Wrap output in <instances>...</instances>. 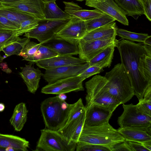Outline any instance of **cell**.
<instances>
[{
  "instance_id": "1",
  "label": "cell",
  "mask_w": 151,
  "mask_h": 151,
  "mask_svg": "<svg viewBox=\"0 0 151 151\" xmlns=\"http://www.w3.org/2000/svg\"><path fill=\"white\" fill-rule=\"evenodd\" d=\"M116 47L119 53L121 63L130 80L134 95L139 101L142 99L145 92L151 87V82L140 72L139 60L143 55L151 54V46L145 45L143 42L136 43L123 39L118 41Z\"/></svg>"
},
{
  "instance_id": "2",
  "label": "cell",
  "mask_w": 151,
  "mask_h": 151,
  "mask_svg": "<svg viewBox=\"0 0 151 151\" xmlns=\"http://www.w3.org/2000/svg\"><path fill=\"white\" fill-rule=\"evenodd\" d=\"M104 79L108 92L121 104L129 101L134 95L130 80L121 63L106 73Z\"/></svg>"
},
{
  "instance_id": "3",
  "label": "cell",
  "mask_w": 151,
  "mask_h": 151,
  "mask_svg": "<svg viewBox=\"0 0 151 151\" xmlns=\"http://www.w3.org/2000/svg\"><path fill=\"white\" fill-rule=\"evenodd\" d=\"M73 104L60 99L58 96L42 101L40 109L46 128L58 131L66 123Z\"/></svg>"
},
{
  "instance_id": "4",
  "label": "cell",
  "mask_w": 151,
  "mask_h": 151,
  "mask_svg": "<svg viewBox=\"0 0 151 151\" xmlns=\"http://www.w3.org/2000/svg\"><path fill=\"white\" fill-rule=\"evenodd\" d=\"M123 137L109 122L95 127L84 126L77 142L109 147L124 141Z\"/></svg>"
},
{
  "instance_id": "5",
  "label": "cell",
  "mask_w": 151,
  "mask_h": 151,
  "mask_svg": "<svg viewBox=\"0 0 151 151\" xmlns=\"http://www.w3.org/2000/svg\"><path fill=\"white\" fill-rule=\"evenodd\" d=\"M87 106L94 105L109 109L112 111L120 103L109 93L105 86L104 76L97 75L85 83Z\"/></svg>"
},
{
  "instance_id": "6",
  "label": "cell",
  "mask_w": 151,
  "mask_h": 151,
  "mask_svg": "<svg viewBox=\"0 0 151 151\" xmlns=\"http://www.w3.org/2000/svg\"><path fill=\"white\" fill-rule=\"evenodd\" d=\"M77 143L69 140L58 131L45 128L41 130L36 151H74Z\"/></svg>"
},
{
  "instance_id": "7",
  "label": "cell",
  "mask_w": 151,
  "mask_h": 151,
  "mask_svg": "<svg viewBox=\"0 0 151 151\" xmlns=\"http://www.w3.org/2000/svg\"><path fill=\"white\" fill-rule=\"evenodd\" d=\"M70 19L48 20L40 19L37 26L24 33V36L37 39L42 43L55 36L56 34L67 24Z\"/></svg>"
},
{
  "instance_id": "8",
  "label": "cell",
  "mask_w": 151,
  "mask_h": 151,
  "mask_svg": "<svg viewBox=\"0 0 151 151\" xmlns=\"http://www.w3.org/2000/svg\"><path fill=\"white\" fill-rule=\"evenodd\" d=\"M124 111L118 118L121 127H148L151 126V116L142 112L136 105L123 104Z\"/></svg>"
},
{
  "instance_id": "9",
  "label": "cell",
  "mask_w": 151,
  "mask_h": 151,
  "mask_svg": "<svg viewBox=\"0 0 151 151\" xmlns=\"http://www.w3.org/2000/svg\"><path fill=\"white\" fill-rule=\"evenodd\" d=\"M83 80L78 76L60 80L43 87L41 93L45 94L58 95L73 91L84 90L82 83Z\"/></svg>"
},
{
  "instance_id": "10",
  "label": "cell",
  "mask_w": 151,
  "mask_h": 151,
  "mask_svg": "<svg viewBox=\"0 0 151 151\" xmlns=\"http://www.w3.org/2000/svg\"><path fill=\"white\" fill-rule=\"evenodd\" d=\"M89 67L88 63L79 65H68L45 69L43 75L48 84L57 81L79 75Z\"/></svg>"
},
{
  "instance_id": "11",
  "label": "cell",
  "mask_w": 151,
  "mask_h": 151,
  "mask_svg": "<svg viewBox=\"0 0 151 151\" xmlns=\"http://www.w3.org/2000/svg\"><path fill=\"white\" fill-rule=\"evenodd\" d=\"M85 5L98 9L114 19L124 25L128 26L129 22L126 13L114 0H86Z\"/></svg>"
},
{
  "instance_id": "12",
  "label": "cell",
  "mask_w": 151,
  "mask_h": 151,
  "mask_svg": "<svg viewBox=\"0 0 151 151\" xmlns=\"http://www.w3.org/2000/svg\"><path fill=\"white\" fill-rule=\"evenodd\" d=\"M118 41L116 39L89 41L80 39L78 41L79 58L88 61L106 47Z\"/></svg>"
},
{
  "instance_id": "13",
  "label": "cell",
  "mask_w": 151,
  "mask_h": 151,
  "mask_svg": "<svg viewBox=\"0 0 151 151\" xmlns=\"http://www.w3.org/2000/svg\"><path fill=\"white\" fill-rule=\"evenodd\" d=\"M44 2L42 0H18L9 3H0V6L11 8L26 12L37 19H45Z\"/></svg>"
},
{
  "instance_id": "14",
  "label": "cell",
  "mask_w": 151,
  "mask_h": 151,
  "mask_svg": "<svg viewBox=\"0 0 151 151\" xmlns=\"http://www.w3.org/2000/svg\"><path fill=\"white\" fill-rule=\"evenodd\" d=\"M77 40H70L55 36L42 43L59 55H78L79 49Z\"/></svg>"
},
{
  "instance_id": "15",
  "label": "cell",
  "mask_w": 151,
  "mask_h": 151,
  "mask_svg": "<svg viewBox=\"0 0 151 151\" xmlns=\"http://www.w3.org/2000/svg\"><path fill=\"white\" fill-rule=\"evenodd\" d=\"M85 107L84 126L95 127L109 122L113 112L102 107L90 105Z\"/></svg>"
},
{
  "instance_id": "16",
  "label": "cell",
  "mask_w": 151,
  "mask_h": 151,
  "mask_svg": "<svg viewBox=\"0 0 151 151\" xmlns=\"http://www.w3.org/2000/svg\"><path fill=\"white\" fill-rule=\"evenodd\" d=\"M87 32L85 21L71 17L55 36L68 39L79 40L82 39Z\"/></svg>"
},
{
  "instance_id": "17",
  "label": "cell",
  "mask_w": 151,
  "mask_h": 151,
  "mask_svg": "<svg viewBox=\"0 0 151 151\" xmlns=\"http://www.w3.org/2000/svg\"><path fill=\"white\" fill-rule=\"evenodd\" d=\"M86 62L79 58L71 55H58L49 58L39 61L36 63L40 68H47L68 65H79Z\"/></svg>"
},
{
  "instance_id": "18",
  "label": "cell",
  "mask_w": 151,
  "mask_h": 151,
  "mask_svg": "<svg viewBox=\"0 0 151 151\" xmlns=\"http://www.w3.org/2000/svg\"><path fill=\"white\" fill-rule=\"evenodd\" d=\"M127 141L142 143L151 141V126L148 127H119L117 130Z\"/></svg>"
},
{
  "instance_id": "19",
  "label": "cell",
  "mask_w": 151,
  "mask_h": 151,
  "mask_svg": "<svg viewBox=\"0 0 151 151\" xmlns=\"http://www.w3.org/2000/svg\"><path fill=\"white\" fill-rule=\"evenodd\" d=\"M65 5V11L71 17L78 18L87 21L102 15L104 13L95 9L92 10L83 9L81 7L73 1H63Z\"/></svg>"
},
{
  "instance_id": "20",
  "label": "cell",
  "mask_w": 151,
  "mask_h": 151,
  "mask_svg": "<svg viewBox=\"0 0 151 151\" xmlns=\"http://www.w3.org/2000/svg\"><path fill=\"white\" fill-rule=\"evenodd\" d=\"M19 74L26 84L28 91L35 94L39 87V82L43 73L38 68H35L31 65H26L20 68Z\"/></svg>"
},
{
  "instance_id": "21",
  "label": "cell",
  "mask_w": 151,
  "mask_h": 151,
  "mask_svg": "<svg viewBox=\"0 0 151 151\" xmlns=\"http://www.w3.org/2000/svg\"><path fill=\"white\" fill-rule=\"evenodd\" d=\"M117 27L113 22L88 32L82 39L85 41L116 39Z\"/></svg>"
},
{
  "instance_id": "22",
  "label": "cell",
  "mask_w": 151,
  "mask_h": 151,
  "mask_svg": "<svg viewBox=\"0 0 151 151\" xmlns=\"http://www.w3.org/2000/svg\"><path fill=\"white\" fill-rule=\"evenodd\" d=\"M118 42L108 46L90 61L87 62L89 67L96 66L102 69L110 67L114 56V48Z\"/></svg>"
},
{
  "instance_id": "23",
  "label": "cell",
  "mask_w": 151,
  "mask_h": 151,
  "mask_svg": "<svg viewBox=\"0 0 151 151\" xmlns=\"http://www.w3.org/2000/svg\"><path fill=\"white\" fill-rule=\"evenodd\" d=\"M0 147H12L16 151H28L29 142L24 138L10 134L0 133Z\"/></svg>"
},
{
  "instance_id": "24",
  "label": "cell",
  "mask_w": 151,
  "mask_h": 151,
  "mask_svg": "<svg viewBox=\"0 0 151 151\" xmlns=\"http://www.w3.org/2000/svg\"><path fill=\"white\" fill-rule=\"evenodd\" d=\"M28 112L24 103L22 102L16 106L9 121L16 131H20L23 128L27 120Z\"/></svg>"
},
{
  "instance_id": "25",
  "label": "cell",
  "mask_w": 151,
  "mask_h": 151,
  "mask_svg": "<svg viewBox=\"0 0 151 151\" xmlns=\"http://www.w3.org/2000/svg\"><path fill=\"white\" fill-rule=\"evenodd\" d=\"M0 14L16 24L19 27L21 23L27 20L37 19L23 12L11 8L0 6Z\"/></svg>"
},
{
  "instance_id": "26",
  "label": "cell",
  "mask_w": 151,
  "mask_h": 151,
  "mask_svg": "<svg viewBox=\"0 0 151 151\" xmlns=\"http://www.w3.org/2000/svg\"><path fill=\"white\" fill-rule=\"evenodd\" d=\"M117 4L127 13L128 16L135 18L144 14V10L139 0H114Z\"/></svg>"
},
{
  "instance_id": "27",
  "label": "cell",
  "mask_w": 151,
  "mask_h": 151,
  "mask_svg": "<svg viewBox=\"0 0 151 151\" xmlns=\"http://www.w3.org/2000/svg\"><path fill=\"white\" fill-rule=\"evenodd\" d=\"M44 13L45 19L48 20L66 19L71 18L69 15L58 7L55 1L44 3Z\"/></svg>"
},
{
  "instance_id": "28",
  "label": "cell",
  "mask_w": 151,
  "mask_h": 151,
  "mask_svg": "<svg viewBox=\"0 0 151 151\" xmlns=\"http://www.w3.org/2000/svg\"><path fill=\"white\" fill-rule=\"evenodd\" d=\"M85 110V106L83 104L82 99L80 98L77 101L73 104L66 123L58 131L63 135Z\"/></svg>"
},
{
  "instance_id": "29",
  "label": "cell",
  "mask_w": 151,
  "mask_h": 151,
  "mask_svg": "<svg viewBox=\"0 0 151 151\" xmlns=\"http://www.w3.org/2000/svg\"><path fill=\"white\" fill-rule=\"evenodd\" d=\"M85 117V110L78 117L64 135L69 140L77 143L83 129Z\"/></svg>"
},
{
  "instance_id": "30",
  "label": "cell",
  "mask_w": 151,
  "mask_h": 151,
  "mask_svg": "<svg viewBox=\"0 0 151 151\" xmlns=\"http://www.w3.org/2000/svg\"><path fill=\"white\" fill-rule=\"evenodd\" d=\"M30 39L26 37L18 39L10 43L1 50L6 57L15 55H19L25 44Z\"/></svg>"
},
{
  "instance_id": "31",
  "label": "cell",
  "mask_w": 151,
  "mask_h": 151,
  "mask_svg": "<svg viewBox=\"0 0 151 151\" xmlns=\"http://www.w3.org/2000/svg\"><path fill=\"white\" fill-rule=\"evenodd\" d=\"M59 55L50 49L41 44L33 56L28 59L31 64L37 62Z\"/></svg>"
},
{
  "instance_id": "32",
  "label": "cell",
  "mask_w": 151,
  "mask_h": 151,
  "mask_svg": "<svg viewBox=\"0 0 151 151\" xmlns=\"http://www.w3.org/2000/svg\"><path fill=\"white\" fill-rule=\"evenodd\" d=\"M115 20L112 17L104 13L100 17L85 21L87 32L114 22Z\"/></svg>"
},
{
  "instance_id": "33",
  "label": "cell",
  "mask_w": 151,
  "mask_h": 151,
  "mask_svg": "<svg viewBox=\"0 0 151 151\" xmlns=\"http://www.w3.org/2000/svg\"><path fill=\"white\" fill-rule=\"evenodd\" d=\"M139 69L142 75L151 82V54L146 53L140 58Z\"/></svg>"
},
{
  "instance_id": "34",
  "label": "cell",
  "mask_w": 151,
  "mask_h": 151,
  "mask_svg": "<svg viewBox=\"0 0 151 151\" xmlns=\"http://www.w3.org/2000/svg\"><path fill=\"white\" fill-rule=\"evenodd\" d=\"M16 30L0 29V52L3 48L20 38L17 35Z\"/></svg>"
},
{
  "instance_id": "35",
  "label": "cell",
  "mask_w": 151,
  "mask_h": 151,
  "mask_svg": "<svg viewBox=\"0 0 151 151\" xmlns=\"http://www.w3.org/2000/svg\"><path fill=\"white\" fill-rule=\"evenodd\" d=\"M116 35H118L122 39L142 42H143L149 36L147 34L136 33L118 28L116 30Z\"/></svg>"
},
{
  "instance_id": "36",
  "label": "cell",
  "mask_w": 151,
  "mask_h": 151,
  "mask_svg": "<svg viewBox=\"0 0 151 151\" xmlns=\"http://www.w3.org/2000/svg\"><path fill=\"white\" fill-rule=\"evenodd\" d=\"M40 45V43L31 41L29 40L24 45L19 56L22 57L23 60L27 61L33 56Z\"/></svg>"
},
{
  "instance_id": "37",
  "label": "cell",
  "mask_w": 151,
  "mask_h": 151,
  "mask_svg": "<svg viewBox=\"0 0 151 151\" xmlns=\"http://www.w3.org/2000/svg\"><path fill=\"white\" fill-rule=\"evenodd\" d=\"M40 19L27 20L23 21L20 27L16 31L17 36H19L36 27L38 24Z\"/></svg>"
},
{
  "instance_id": "38",
  "label": "cell",
  "mask_w": 151,
  "mask_h": 151,
  "mask_svg": "<svg viewBox=\"0 0 151 151\" xmlns=\"http://www.w3.org/2000/svg\"><path fill=\"white\" fill-rule=\"evenodd\" d=\"M76 151H110L106 146L93 144L77 142Z\"/></svg>"
},
{
  "instance_id": "39",
  "label": "cell",
  "mask_w": 151,
  "mask_h": 151,
  "mask_svg": "<svg viewBox=\"0 0 151 151\" xmlns=\"http://www.w3.org/2000/svg\"><path fill=\"white\" fill-rule=\"evenodd\" d=\"M102 70V68L97 66H90L78 76L84 81L93 75L100 73Z\"/></svg>"
},
{
  "instance_id": "40",
  "label": "cell",
  "mask_w": 151,
  "mask_h": 151,
  "mask_svg": "<svg viewBox=\"0 0 151 151\" xmlns=\"http://www.w3.org/2000/svg\"><path fill=\"white\" fill-rule=\"evenodd\" d=\"M19 27L5 17L0 14V29L17 30Z\"/></svg>"
},
{
  "instance_id": "41",
  "label": "cell",
  "mask_w": 151,
  "mask_h": 151,
  "mask_svg": "<svg viewBox=\"0 0 151 151\" xmlns=\"http://www.w3.org/2000/svg\"><path fill=\"white\" fill-rule=\"evenodd\" d=\"M139 101V103L136 105L139 110L142 113L151 116V101L143 99Z\"/></svg>"
},
{
  "instance_id": "42",
  "label": "cell",
  "mask_w": 151,
  "mask_h": 151,
  "mask_svg": "<svg viewBox=\"0 0 151 151\" xmlns=\"http://www.w3.org/2000/svg\"><path fill=\"white\" fill-rule=\"evenodd\" d=\"M110 151H132L127 141L117 143L109 147Z\"/></svg>"
},
{
  "instance_id": "43",
  "label": "cell",
  "mask_w": 151,
  "mask_h": 151,
  "mask_svg": "<svg viewBox=\"0 0 151 151\" xmlns=\"http://www.w3.org/2000/svg\"><path fill=\"white\" fill-rule=\"evenodd\" d=\"M144 10V14L147 19L151 21V0H139Z\"/></svg>"
},
{
  "instance_id": "44",
  "label": "cell",
  "mask_w": 151,
  "mask_h": 151,
  "mask_svg": "<svg viewBox=\"0 0 151 151\" xmlns=\"http://www.w3.org/2000/svg\"><path fill=\"white\" fill-rule=\"evenodd\" d=\"M127 142L132 151H149L141 143L135 142Z\"/></svg>"
},
{
  "instance_id": "45",
  "label": "cell",
  "mask_w": 151,
  "mask_h": 151,
  "mask_svg": "<svg viewBox=\"0 0 151 151\" xmlns=\"http://www.w3.org/2000/svg\"><path fill=\"white\" fill-rule=\"evenodd\" d=\"M143 99L144 100L151 101V87L149 88L145 92Z\"/></svg>"
},
{
  "instance_id": "46",
  "label": "cell",
  "mask_w": 151,
  "mask_h": 151,
  "mask_svg": "<svg viewBox=\"0 0 151 151\" xmlns=\"http://www.w3.org/2000/svg\"><path fill=\"white\" fill-rule=\"evenodd\" d=\"M0 66L2 70L6 72L7 73H11L12 70H10L8 67L6 63H1L0 64Z\"/></svg>"
},
{
  "instance_id": "47",
  "label": "cell",
  "mask_w": 151,
  "mask_h": 151,
  "mask_svg": "<svg viewBox=\"0 0 151 151\" xmlns=\"http://www.w3.org/2000/svg\"><path fill=\"white\" fill-rule=\"evenodd\" d=\"M143 145L146 149L151 151V141H149L144 142L142 143Z\"/></svg>"
},
{
  "instance_id": "48",
  "label": "cell",
  "mask_w": 151,
  "mask_h": 151,
  "mask_svg": "<svg viewBox=\"0 0 151 151\" xmlns=\"http://www.w3.org/2000/svg\"><path fill=\"white\" fill-rule=\"evenodd\" d=\"M143 43L145 45L151 46V36L149 35L145 39Z\"/></svg>"
},
{
  "instance_id": "49",
  "label": "cell",
  "mask_w": 151,
  "mask_h": 151,
  "mask_svg": "<svg viewBox=\"0 0 151 151\" xmlns=\"http://www.w3.org/2000/svg\"><path fill=\"white\" fill-rule=\"evenodd\" d=\"M58 96L60 99L63 101H65L67 98L65 93H61L58 95Z\"/></svg>"
},
{
  "instance_id": "50",
  "label": "cell",
  "mask_w": 151,
  "mask_h": 151,
  "mask_svg": "<svg viewBox=\"0 0 151 151\" xmlns=\"http://www.w3.org/2000/svg\"><path fill=\"white\" fill-rule=\"evenodd\" d=\"M18 0H0V3H9L14 2Z\"/></svg>"
},
{
  "instance_id": "51",
  "label": "cell",
  "mask_w": 151,
  "mask_h": 151,
  "mask_svg": "<svg viewBox=\"0 0 151 151\" xmlns=\"http://www.w3.org/2000/svg\"><path fill=\"white\" fill-rule=\"evenodd\" d=\"M5 108L4 104L2 103H0V112H2Z\"/></svg>"
},
{
  "instance_id": "52",
  "label": "cell",
  "mask_w": 151,
  "mask_h": 151,
  "mask_svg": "<svg viewBox=\"0 0 151 151\" xmlns=\"http://www.w3.org/2000/svg\"><path fill=\"white\" fill-rule=\"evenodd\" d=\"M6 151H16L12 147H9L6 148Z\"/></svg>"
},
{
  "instance_id": "53",
  "label": "cell",
  "mask_w": 151,
  "mask_h": 151,
  "mask_svg": "<svg viewBox=\"0 0 151 151\" xmlns=\"http://www.w3.org/2000/svg\"><path fill=\"white\" fill-rule=\"evenodd\" d=\"M44 3L50 1H55L57 0H42Z\"/></svg>"
},
{
  "instance_id": "54",
  "label": "cell",
  "mask_w": 151,
  "mask_h": 151,
  "mask_svg": "<svg viewBox=\"0 0 151 151\" xmlns=\"http://www.w3.org/2000/svg\"><path fill=\"white\" fill-rule=\"evenodd\" d=\"M0 151H6V148L0 147Z\"/></svg>"
},
{
  "instance_id": "55",
  "label": "cell",
  "mask_w": 151,
  "mask_h": 151,
  "mask_svg": "<svg viewBox=\"0 0 151 151\" xmlns=\"http://www.w3.org/2000/svg\"><path fill=\"white\" fill-rule=\"evenodd\" d=\"M3 57H1V56H0V62H1V61L3 59Z\"/></svg>"
},
{
  "instance_id": "56",
  "label": "cell",
  "mask_w": 151,
  "mask_h": 151,
  "mask_svg": "<svg viewBox=\"0 0 151 151\" xmlns=\"http://www.w3.org/2000/svg\"><path fill=\"white\" fill-rule=\"evenodd\" d=\"M76 0L78 1H85L86 0Z\"/></svg>"
}]
</instances>
